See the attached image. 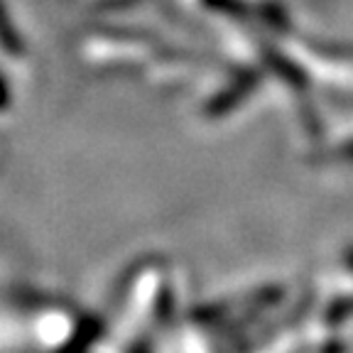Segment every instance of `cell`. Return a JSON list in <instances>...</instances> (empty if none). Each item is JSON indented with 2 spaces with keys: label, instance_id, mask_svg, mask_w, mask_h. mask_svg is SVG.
Wrapping results in <instances>:
<instances>
[{
  "label": "cell",
  "instance_id": "6da1fadb",
  "mask_svg": "<svg viewBox=\"0 0 353 353\" xmlns=\"http://www.w3.org/2000/svg\"><path fill=\"white\" fill-rule=\"evenodd\" d=\"M132 353H150V346H148V343H138V346H135V348H132Z\"/></svg>",
  "mask_w": 353,
  "mask_h": 353
}]
</instances>
